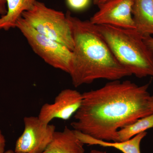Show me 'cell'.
<instances>
[{"instance_id": "cell-1", "label": "cell", "mask_w": 153, "mask_h": 153, "mask_svg": "<svg viewBox=\"0 0 153 153\" xmlns=\"http://www.w3.org/2000/svg\"><path fill=\"white\" fill-rule=\"evenodd\" d=\"M150 83L139 86L129 80H112L82 93L72 129L96 139L118 142L120 129L153 113Z\"/></svg>"}, {"instance_id": "cell-2", "label": "cell", "mask_w": 153, "mask_h": 153, "mask_svg": "<svg viewBox=\"0 0 153 153\" xmlns=\"http://www.w3.org/2000/svg\"><path fill=\"white\" fill-rule=\"evenodd\" d=\"M71 25L74 49L68 74L72 84L78 87L104 79L112 81L131 76L119 63L95 25L89 20H82L66 13Z\"/></svg>"}, {"instance_id": "cell-3", "label": "cell", "mask_w": 153, "mask_h": 153, "mask_svg": "<svg viewBox=\"0 0 153 153\" xmlns=\"http://www.w3.org/2000/svg\"><path fill=\"white\" fill-rule=\"evenodd\" d=\"M95 25L121 65L138 78L153 77V52L135 29Z\"/></svg>"}, {"instance_id": "cell-4", "label": "cell", "mask_w": 153, "mask_h": 153, "mask_svg": "<svg viewBox=\"0 0 153 153\" xmlns=\"http://www.w3.org/2000/svg\"><path fill=\"white\" fill-rule=\"evenodd\" d=\"M22 17L38 33L73 50V35L66 14L37 1Z\"/></svg>"}, {"instance_id": "cell-5", "label": "cell", "mask_w": 153, "mask_h": 153, "mask_svg": "<svg viewBox=\"0 0 153 153\" xmlns=\"http://www.w3.org/2000/svg\"><path fill=\"white\" fill-rule=\"evenodd\" d=\"M34 52L53 68L69 73L72 51L63 44L37 32L22 17L16 25Z\"/></svg>"}, {"instance_id": "cell-6", "label": "cell", "mask_w": 153, "mask_h": 153, "mask_svg": "<svg viewBox=\"0 0 153 153\" xmlns=\"http://www.w3.org/2000/svg\"><path fill=\"white\" fill-rule=\"evenodd\" d=\"M24 129L16 142L15 150L24 153H43L51 142L56 127L38 117H25Z\"/></svg>"}, {"instance_id": "cell-7", "label": "cell", "mask_w": 153, "mask_h": 153, "mask_svg": "<svg viewBox=\"0 0 153 153\" xmlns=\"http://www.w3.org/2000/svg\"><path fill=\"white\" fill-rule=\"evenodd\" d=\"M134 0H107L97 5L99 10L90 18L93 25H109L135 29L132 7Z\"/></svg>"}, {"instance_id": "cell-8", "label": "cell", "mask_w": 153, "mask_h": 153, "mask_svg": "<svg viewBox=\"0 0 153 153\" xmlns=\"http://www.w3.org/2000/svg\"><path fill=\"white\" fill-rule=\"evenodd\" d=\"M82 100V94L79 91L70 88L63 89L56 97L53 103L42 105L38 117L47 124L55 119L68 120L79 109Z\"/></svg>"}, {"instance_id": "cell-9", "label": "cell", "mask_w": 153, "mask_h": 153, "mask_svg": "<svg viewBox=\"0 0 153 153\" xmlns=\"http://www.w3.org/2000/svg\"><path fill=\"white\" fill-rule=\"evenodd\" d=\"M84 145L75 130L66 126L62 131H55L43 153H85Z\"/></svg>"}, {"instance_id": "cell-10", "label": "cell", "mask_w": 153, "mask_h": 153, "mask_svg": "<svg viewBox=\"0 0 153 153\" xmlns=\"http://www.w3.org/2000/svg\"><path fill=\"white\" fill-rule=\"evenodd\" d=\"M131 13L137 32L143 37L153 35V0H134Z\"/></svg>"}, {"instance_id": "cell-11", "label": "cell", "mask_w": 153, "mask_h": 153, "mask_svg": "<svg viewBox=\"0 0 153 153\" xmlns=\"http://www.w3.org/2000/svg\"><path fill=\"white\" fill-rule=\"evenodd\" d=\"M75 132L78 138L84 144L98 145L104 147L114 148L123 153H141V142L147 134V132H143L125 141L111 142L96 139L76 131H75Z\"/></svg>"}, {"instance_id": "cell-12", "label": "cell", "mask_w": 153, "mask_h": 153, "mask_svg": "<svg viewBox=\"0 0 153 153\" xmlns=\"http://www.w3.org/2000/svg\"><path fill=\"white\" fill-rule=\"evenodd\" d=\"M7 12L0 17V30L16 28L17 22L24 12L30 10L37 0H6Z\"/></svg>"}, {"instance_id": "cell-13", "label": "cell", "mask_w": 153, "mask_h": 153, "mask_svg": "<svg viewBox=\"0 0 153 153\" xmlns=\"http://www.w3.org/2000/svg\"><path fill=\"white\" fill-rule=\"evenodd\" d=\"M152 128H153V113L120 129L117 132L118 142L128 140Z\"/></svg>"}, {"instance_id": "cell-14", "label": "cell", "mask_w": 153, "mask_h": 153, "mask_svg": "<svg viewBox=\"0 0 153 153\" xmlns=\"http://www.w3.org/2000/svg\"><path fill=\"white\" fill-rule=\"evenodd\" d=\"M67 2L71 9L79 10L86 8L89 4L90 0H67Z\"/></svg>"}, {"instance_id": "cell-15", "label": "cell", "mask_w": 153, "mask_h": 153, "mask_svg": "<svg viewBox=\"0 0 153 153\" xmlns=\"http://www.w3.org/2000/svg\"><path fill=\"white\" fill-rule=\"evenodd\" d=\"M143 41L149 49L153 52V38L151 36L143 37Z\"/></svg>"}, {"instance_id": "cell-16", "label": "cell", "mask_w": 153, "mask_h": 153, "mask_svg": "<svg viewBox=\"0 0 153 153\" xmlns=\"http://www.w3.org/2000/svg\"><path fill=\"white\" fill-rule=\"evenodd\" d=\"M6 140L0 130V153H4L5 152Z\"/></svg>"}, {"instance_id": "cell-17", "label": "cell", "mask_w": 153, "mask_h": 153, "mask_svg": "<svg viewBox=\"0 0 153 153\" xmlns=\"http://www.w3.org/2000/svg\"><path fill=\"white\" fill-rule=\"evenodd\" d=\"M7 12L6 0H0V17L5 15Z\"/></svg>"}, {"instance_id": "cell-18", "label": "cell", "mask_w": 153, "mask_h": 153, "mask_svg": "<svg viewBox=\"0 0 153 153\" xmlns=\"http://www.w3.org/2000/svg\"><path fill=\"white\" fill-rule=\"evenodd\" d=\"M107 0H93V3L94 5L97 6L100 4L105 2Z\"/></svg>"}, {"instance_id": "cell-19", "label": "cell", "mask_w": 153, "mask_h": 153, "mask_svg": "<svg viewBox=\"0 0 153 153\" xmlns=\"http://www.w3.org/2000/svg\"><path fill=\"white\" fill-rule=\"evenodd\" d=\"M90 153H106L105 152H103V151H101L99 150H92L90 152Z\"/></svg>"}, {"instance_id": "cell-20", "label": "cell", "mask_w": 153, "mask_h": 153, "mask_svg": "<svg viewBox=\"0 0 153 153\" xmlns=\"http://www.w3.org/2000/svg\"><path fill=\"white\" fill-rule=\"evenodd\" d=\"M4 153H24L22 152H16L15 150H13L10 149L6 151Z\"/></svg>"}]
</instances>
